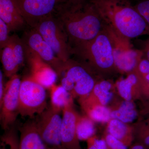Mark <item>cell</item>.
<instances>
[{"mask_svg":"<svg viewBox=\"0 0 149 149\" xmlns=\"http://www.w3.org/2000/svg\"><path fill=\"white\" fill-rule=\"evenodd\" d=\"M21 80L16 74L10 77L5 84L3 96L0 101V121L3 130L9 129L19 115V92Z\"/></svg>","mask_w":149,"mask_h":149,"instance_id":"8","label":"cell"},{"mask_svg":"<svg viewBox=\"0 0 149 149\" xmlns=\"http://www.w3.org/2000/svg\"><path fill=\"white\" fill-rule=\"evenodd\" d=\"M118 94L123 100L133 101L143 96L138 77L135 72H130L125 78L118 80L116 84Z\"/></svg>","mask_w":149,"mask_h":149,"instance_id":"16","label":"cell"},{"mask_svg":"<svg viewBox=\"0 0 149 149\" xmlns=\"http://www.w3.org/2000/svg\"><path fill=\"white\" fill-rule=\"evenodd\" d=\"M21 39L25 49L36 54L52 67L57 73L58 77L65 62L62 61L56 56L39 32L35 28L31 27V29L24 32Z\"/></svg>","mask_w":149,"mask_h":149,"instance_id":"10","label":"cell"},{"mask_svg":"<svg viewBox=\"0 0 149 149\" xmlns=\"http://www.w3.org/2000/svg\"><path fill=\"white\" fill-rule=\"evenodd\" d=\"M78 100L85 114L95 123H107L111 119L110 109L107 106L96 103L85 99Z\"/></svg>","mask_w":149,"mask_h":149,"instance_id":"17","label":"cell"},{"mask_svg":"<svg viewBox=\"0 0 149 149\" xmlns=\"http://www.w3.org/2000/svg\"><path fill=\"white\" fill-rule=\"evenodd\" d=\"M62 113L61 139L63 149H82L76 129L79 113L74 109V103L65 107Z\"/></svg>","mask_w":149,"mask_h":149,"instance_id":"12","label":"cell"},{"mask_svg":"<svg viewBox=\"0 0 149 149\" xmlns=\"http://www.w3.org/2000/svg\"><path fill=\"white\" fill-rule=\"evenodd\" d=\"M148 110L149 111V106L148 107Z\"/></svg>","mask_w":149,"mask_h":149,"instance_id":"36","label":"cell"},{"mask_svg":"<svg viewBox=\"0 0 149 149\" xmlns=\"http://www.w3.org/2000/svg\"><path fill=\"white\" fill-rule=\"evenodd\" d=\"M107 124V133L118 139L127 147L131 146L134 138V127L114 118L111 119Z\"/></svg>","mask_w":149,"mask_h":149,"instance_id":"18","label":"cell"},{"mask_svg":"<svg viewBox=\"0 0 149 149\" xmlns=\"http://www.w3.org/2000/svg\"><path fill=\"white\" fill-rule=\"evenodd\" d=\"M26 24L35 28L41 19L55 15L62 6L60 0H13Z\"/></svg>","mask_w":149,"mask_h":149,"instance_id":"9","label":"cell"},{"mask_svg":"<svg viewBox=\"0 0 149 149\" xmlns=\"http://www.w3.org/2000/svg\"><path fill=\"white\" fill-rule=\"evenodd\" d=\"M107 28L126 39L149 35V25L132 0H90Z\"/></svg>","mask_w":149,"mask_h":149,"instance_id":"1","label":"cell"},{"mask_svg":"<svg viewBox=\"0 0 149 149\" xmlns=\"http://www.w3.org/2000/svg\"><path fill=\"white\" fill-rule=\"evenodd\" d=\"M34 28L39 32L62 61L66 62L70 59L71 48L68 37L61 22L56 15L44 17Z\"/></svg>","mask_w":149,"mask_h":149,"instance_id":"5","label":"cell"},{"mask_svg":"<svg viewBox=\"0 0 149 149\" xmlns=\"http://www.w3.org/2000/svg\"><path fill=\"white\" fill-rule=\"evenodd\" d=\"M104 138L109 149H128L126 145L109 133H106Z\"/></svg>","mask_w":149,"mask_h":149,"instance_id":"29","label":"cell"},{"mask_svg":"<svg viewBox=\"0 0 149 149\" xmlns=\"http://www.w3.org/2000/svg\"><path fill=\"white\" fill-rule=\"evenodd\" d=\"M110 109L111 118L118 119L129 123L137 118L138 112L133 101H121Z\"/></svg>","mask_w":149,"mask_h":149,"instance_id":"19","label":"cell"},{"mask_svg":"<svg viewBox=\"0 0 149 149\" xmlns=\"http://www.w3.org/2000/svg\"><path fill=\"white\" fill-rule=\"evenodd\" d=\"M50 90V106L54 109L62 111L65 107L73 104V98L70 93L61 85H53Z\"/></svg>","mask_w":149,"mask_h":149,"instance_id":"21","label":"cell"},{"mask_svg":"<svg viewBox=\"0 0 149 149\" xmlns=\"http://www.w3.org/2000/svg\"><path fill=\"white\" fill-rule=\"evenodd\" d=\"M87 149H109L104 138L99 139L95 135L87 141Z\"/></svg>","mask_w":149,"mask_h":149,"instance_id":"26","label":"cell"},{"mask_svg":"<svg viewBox=\"0 0 149 149\" xmlns=\"http://www.w3.org/2000/svg\"><path fill=\"white\" fill-rule=\"evenodd\" d=\"M55 15L64 27L71 49L93 40L105 28L90 0L61 7Z\"/></svg>","mask_w":149,"mask_h":149,"instance_id":"2","label":"cell"},{"mask_svg":"<svg viewBox=\"0 0 149 149\" xmlns=\"http://www.w3.org/2000/svg\"><path fill=\"white\" fill-rule=\"evenodd\" d=\"M47 89L28 76L21 80L19 92V115L34 118L48 107Z\"/></svg>","mask_w":149,"mask_h":149,"instance_id":"6","label":"cell"},{"mask_svg":"<svg viewBox=\"0 0 149 149\" xmlns=\"http://www.w3.org/2000/svg\"><path fill=\"white\" fill-rule=\"evenodd\" d=\"M147 148L144 146L143 145L139 143H137L134 144L133 146H130V149H147Z\"/></svg>","mask_w":149,"mask_h":149,"instance_id":"34","label":"cell"},{"mask_svg":"<svg viewBox=\"0 0 149 149\" xmlns=\"http://www.w3.org/2000/svg\"><path fill=\"white\" fill-rule=\"evenodd\" d=\"M32 119L19 128V149H47L37 130L35 120Z\"/></svg>","mask_w":149,"mask_h":149,"instance_id":"15","label":"cell"},{"mask_svg":"<svg viewBox=\"0 0 149 149\" xmlns=\"http://www.w3.org/2000/svg\"><path fill=\"white\" fill-rule=\"evenodd\" d=\"M77 134L79 141H87L95 135V122L86 114H79L77 122Z\"/></svg>","mask_w":149,"mask_h":149,"instance_id":"23","label":"cell"},{"mask_svg":"<svg viewBox=\"0 0 149 149\" xmlns=\"http://www.w3.org/2000/svg\"><path fill=\"white\" fill-rule=\"evenodd\" d=\"M136 70L142 74L149 73V61L146 58H142L136 68Z\"/></svg>","mask_w":149,"mask_h":149,"instance_id":"30","label":"cell"},{"mask_svg":"<svg viewBox=\"0 0 149 149\" xmlns=\"http://www.w3.org/2000/svg\"><path fill=\"white\" fill-rule=\"evenodd\" d=\"M10 40L12 45L14 56L17 64L20 68L23 65L25 58L24 44L21 38L15 34L10 36Z\"/></svg>","mask_w":149,"mask_h":149,"instance_id":"25","label":"cell"},{"mask_svg":"<svg viewBox=\"0 0 149 149\" xmlns=\"http://www.w3.org/2000/svg\"><path fill=\"white\" fill-rule=\"evenodd\" d=\"M93 72L80 62L70 59L65 63L58 78L61 84L73 98H84L93 91L97 82Z\"/></svg>","mask_w":149,"mask_h":149,"instance_id":"4","label":"cell"},{"mask_svg":"<svg viewBox=\"0 0 149 149\" xmlns=\"http://www.w3.org/2000/svg\"><path fill=\"white\" fill-rule=\"evenodd\" d=\"M61 112L50 106L35 119L36 127L47 149H63L62 146Z\"/></svg>","mask_w":149,"mask_h":149,"instance_id":"7","label":"cell"},{"mask_svg":"<svg viewBox=\"0 0 149 149\" xmlns=\"http://www.w3.org/2000/svg\"><path fill=\"white\" fill-rule=\"evenodd\" d=\"M0 19L10 32L21 30L27 24L13 0H0Z\"/></svg>","mask_w":149,"mask_h":149,"instance_id":"14","label":"cell"},{"mask_svg":"<svg viewBox=\"0 0 149 149\" xmlns=\"http://www.w3.org/2000/svg\"><path fill=\"white\" fill-rule=\"evenodd\" d=\"M112 86L111 83L107 80L98 81L96 83L91 93L83 99L102 105L107 106L111 101L113 97V93L111 91Z\"/></svg>","mask_w":149,"mask_h":149,"instance_id":"20","label":"cell"},{"mask_svg":"<svg viewBox=\"0 0 149 149\" xmlns=\"http://www.w3.org/2000/svg\"><path fill=\"white\" fill-rule=\"evenodd\" d=\"M113 42V57L117 71L127 73L133 72L144 55L143 52Z\"/></svg>","mask_w":149,"mask_h":149,"instance_id":"13","label":"cell"},{"mask_svg":"<svg viewBox=\"0 0 149 149\" xmlns=\"http://www.w3.org/2000/svg\"><path fill=\"white\" fill-rule=\"evenodd\" d=\"M62 6H69L86 1L88 0H60Z\"/></svg>","mask_w":149,"mask_h":149,"instance_id":"32","label":"cell"},{"mask_svg":"<svg viewBox=\"0 0 149 149\" xmlns=\"http://www.w3.org/2000/svg\"><path fill=\"white\" fill-rule=\"evenodd\" d=\"M113 37L104 28L93 40L71 49V54L79 58L80 62L93 72L104 74L117 71L113 55Z\"/></svg>","mask_w":149,"mask_h":149,"instance_id":"3","label":"cell"},{"mask_svg":"<svg viewBox=\"0 0 149 149\" xmlns=\"http://www.w3.org/2000/svg\"><path fill=\"white\" fill-rule=\"evenodd\" d=\"M1 59L4 73L6 77L10 78L17 74L20 67L14 56L10 40L8 44L1 49Z\"/></svg>","mask_w":149,"mask_h":149,"instance_id":"22","label":"cell"},{"mask_svg":"<svg viewBox=\"0 0 149 149\" xmlns=\"http://www.w3.org/2000/svg\"><path fill=\"white\" fill-rule=\"evenodd\" d=\"M25 52L30 68L29 77L46 89H49L58 78L57 73L36 54L25 49Z\"/></svg>","mask_w":149,"mask_h":149,"instance_id":"11","label":"cell"},{"mask_svg":"<svg viewBox=\"0 0 149 149\" xmlns=\"http://www.w3.org/2000/svg\"><path fill=\"white\" fill-rule=\"evenodd\" d=\"M134 6L149 25V0H136Z\"/></svg>","mask_w":149,"mask_h":149,"instance_id":"27","label":"cell"},{"mask_svg":"<svg viewBox=\"0 0 149 149\" xmlns=\"http://www.w3.org/2000/svg\"><path fill=\"white\" fill-rule=\"evenodd\" d=\"M134 134L138 143L149 149V118L137 124L134 128Z\"/></svg>","mask_w":149,"mask_h":149,"instance_id":"24","label":"cell"},{"mask_svg":"<svg viewBox=\"0 0 149 149\" xmlns=\"http://www.w3.org/2000/svg\"><path fill=\"white\" fill-rule=\"evenodd\" d=\"M144 54H145L146 56V58L149 61V38L146 43V47L143 52Z\"/></svg>","mask_w":149,"mask_h":149,"instance_id":"33","label":"cell"},{"mask_svg":"<svg viewBox=\"0 0 149 149\" xmlns=\"http://www.w3.org/2000/svg\"><path fill=\"white\" fill-rule=\"evenodd\" d=\"M3 74L1 70H0V101L2 99L4 92L5 86L4 84Z\"/></svg>","mask_w":149,"mask_h":149,"instance_id":"31","label":"cell"},{"mask_svg":"<svg viewBox=\"0 0 149 149\" xmlns=\"http://www.w3.org/2000/svg\"><path fill=\"white\" fill-rule=\"evenodd\" d=\"M8 26L5 22L0 19V48L1 49L4 47L9 42L10 36Z\"/></svg>","mask_w":149,"mask_h":149,"instance_id":"28","label":"cell"},{"mask_svg":"<svg viewBox=\"0 0 149 149\" xmlns=\"http://www.w3.org/2000/svg\"><path fill=\"white\" fill-rule=\"evenodd\" d=\"M8 145L9 146V148H8V149H19V144Z\"/></svg>","mask_w":149,"mask_h":149,"instance_id":"35","label":"cell"}]
</instances>
